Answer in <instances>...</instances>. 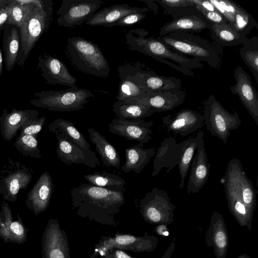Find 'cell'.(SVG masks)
<instances>
[{"label": "cell", "instance_id": "obj_1", "mask_svg": "<svg viewBox=\"0 0 258 258\" xmlns=\"http://www.w3.org/2000/svg\"><path fill=\"white\" fill-rule=\"evenodd\" d=\"M124 192L84 183L71 191L73 208L77 209L78 214L83 217L110 218L124 204Z\"/></svg>", "mask_w": 258, "mask_h": 258}, {"label": "cell", "instance_id": "obj_2", "mask_svg": "<svg viewBox=\"0 0 258 258\" xmlns=\"http://www.w3.org/2000/svg\"><path fill=\"white\" fill-rule=\"evenodd\" d=\"M148 33L144 29H132L125 34L126 43L132 50L151 56L184 75L192 76L190 69L203 68L200 61L172 50L158 38L146 37Z\"/></svg>", "mask_w": 258, "mask_h": 258}, {"label": "cell", "instance_id": "obj_3", "mask_svg": "<svg viewBox=\"0 0 258 258\" xmlns=\"http://www.w3.org/2000/svg\"><path fill=\"white\" fill-rule=\"evenodd\" d=\"M51 0H36L24 22L19 28L21 48L17 64L25 62L36 43L50 26L53 14Z\"/></svg>", "mask_w": 258, "mask_h": 258}, {"label": "cell", "instance_id": "obj_4", "mask_svg": "<svg viewBox=\"0 0 258 258\" xmlns=\"http://www.w3.org/2000/svg\"><path fill=\"white\" fill-rule=\"evenodd\" d=\"M67 52L72 63L81 72L98 77L108 76L109 63L96 44L81 37H70Z\"/></svg>", "mask_w": 258, "mask_h": 258}, {"label": "cell", "instance_id": "obj_5", "mask_svg": "<svg viewBox=\"0 0 258 258\" xmlns=\"http://www.w3.org/2000/svg\"><path fill=\"white\" fill-rule=\"evenodd\" d=\"M172 50L188 55L199 61H203L213 68L220 64L214 48L206 40L186 31H177L157 38Z\"/></svg>", "mask_w": 258, "mask_h": 258}, {"label": "cell", "instance_id": "obj_6", "mask_svg": "<svg viewBox=\"0 0 258 258\" xmlns=\"http://www.w3.org/2000/svg\"><path fill=\"white\" fill-rule=\"evenodd\" d=\"M30 103L37 107L50 111H71L84 109L88 99L94 97L91 91L85 89L70 88L64 90L42 91L34 95Z\"/></svg>", "mask_w": 258, "mask_h": 258}, {"label": "cell", "instance_id": "obj_7", "mask_svg": "<svg viewBox=\"0 0 258 258\" xmlns=\"http://www.w3.org/2000/svg\"><path fill=\"white\" fill-rule=\"evenodd\" d=\"M207 129L212 136H215L226 144L230 132L238 128L241 120L237 112H228L214 95L209 96L205 104L204 115Z\"/></svg>", "mask_w": 258, "mask_h": 258}, {"label": "cell", "instance_id": "obj_8", "mask_svg": "<svg viewBox=\"0 0 258 258\" xmlns=\"http://www.w3.org/2000/svg\"><path fill=\"white\" fill-rule=\"evenodd\" d=\"M140 212L148 223L169 225L174 221L176 207L171 202L166 191L153 188L145 195L139 204Z\"/></svg>", "mask_w": 258, "mask_h": 258}, {"label": "cell", "instance_id": "obj_9", "mask_svg": "<svg viewBox=\"0 0 258 258\" xmlns=\"http://www.w3.org/2000/svg\"><path fill=\"white\" fill-rule=\"evenodd\" d=\"M103 3L101 0H62L57 11L59 26L72 28L86 22Z\"/></svg>", "mask_w": 258, "mask_h": 258}, {"label": "cell", "instance_id": "obj_10", "mask_svg": "<svg viewBox=\"0 0 258 258\" xmlns=\"http://www.w3.org/2000/svg\"><path fill=\"white\" fill-rule=\"evenodd\" d=\"M220 183L224 186L229 211L241 226L246 227L250 230L254 212L243 202L232 171L228 164L224 175L220 179Z\"/></svg>", "mask_w": 258, "mask_h": 258}, {"label": "cell", "instance_id": "obj_11", "mask_svg": "<svg viewBox=\"0 0 258 258\" xmlns=\"http://www.w3.org/2000/svg\"><path fill=\"white\" fill-rule=\"evenodd\" d=\"M170 15L172 19L161 27L159 36L177 31L200 32L205 29H209L212 24L195 5L185 7Z\"/></svg>", "mask_w": 258, "mask_h": 258}, {"label": "cell", "instance_id": "obj_12", "mask_svg": "<svg viewBox=\"0 0 258 258\" xmlns=\"http://www.w3.org/2000/svg\"><path fill=\"white\" fill-rule=\"evenodd\" d=\"M8 167L1 175L0 194L5 200L15 202L20 190L25 189L29 185L32 171L18 162H12Z\"/></svg>", "mask_w": 258, "mask_h": 258}, {"label": "cell", "instance_id": "obj_13", "mask_svg": "<svg viewBox=\"0 0 258 258\" xmlns=\"http://www.w3.org/2000/svg\"><path fill=\"white\" fill-rule=\"evenodd\" d=\"M41 242L42 258H71L67 234L56 219L49 220Z\"/></svg>", "mask_w": 258, "mask_h": 258}, {"label": "cell", "instance_id": "obj_14", "mask_svg": "<svg viewBox=\"0 0 258 258\" xmlns=\"http://www.w3.org/2000/svg\"><path fill=\"white\" fill-rule=\"evenodd\" d=\"M57 140L56 154L59 160L67 165H84L95 168L100 162L94 151L85 149L59 133H55Z\"/></svg>", "mask_w": 258, "mask_h": 258}, {"label": "cell", "instance_id": "obj_15", "mask_svg": "<svg viewBox=\"0 0 258 258\" xmlns=\"http://www.w3.org/2000/svg\"><path fill=\"white\" fill-rule=\"evenodd\" d=\"M37 70L45 82L52 85H61L76 88L77 79L59 59L44 53L38 57Z\"/></svg>", "mask_w": 258, "mask_h": 258}, {"label": "cell", "instance_id": "obj_16", "mask_svg": "<svg viewBox=\"0 0 258 258\" xmlns=\"http://www.w3.org/2000/svg\"><path fill=\"white\" fill-rule=\"evenodd\" d=\"M158 244L157 237L149 235L147 232L143 236L116 234L113 237L104 239L99 248L103 251L117 248L136 252H150L156 249Z\"/></svg>", "mask_w": 258, "mask_h": 258}, {"label": "cell", "instance_id": "obj_17", "mask_svg": "<svg viewBox=\"0 0 258 258\" xmlns=\"http://www.w3.org/2000/svg\"><path fill=\"white\" fill-rule=\"evenodd\" d=\"M236 83L230 87L234 95H237L256 125L258 126V94L249 75L240 66L233 71Z\"/></svg>", "mask_w": 258, "mask_h": 258}, {"label": "cell", "instance_id": "obj_18", "mask_svg": "<svg viewBox=\"0 0 258 258\" xmlns=\"http://www.w3.org/2000/svg\"><path fill=\"white\" fill-rule=\"evenodd\" d=\"M227 20L228 23L240 33L246 35L258 25L252 16L236 3L228 0H209Z\"/></svg>", "mask_w": 258, "mask_h": 258}, {"label": "cell", "instance_id": "obj_19", "mask_svg": "<svg viewBox=\"0 0 258 258\" xmlns=\"http://www.w3.org/2000/svg\"><path fill=\"white\" fill-rule=\"evenodd\" d=\"M154 121H145L142 119H120L115 118L109 123V131L112 134L127 140L136 141L139 143H147L152 139L151 129Z\"/></svg>", "mask_w": 258, "mask_h": 258}, {"label": "cell", "instance_id": "obj_20", "mask_svg": "<svg viewBox=\"0 0 258 258\" xmlns=\"http://www.w3.org/2000/svg\"><path fill=\"white\" fill-rule=\"evenodd\" d=\"M204 118L198 112L188 109H183L162 118V122L169 132L179 134L182 137L194 133L203 125Z\"/></svg>", "mask_w": 258, "mask_h": 258}, {"label": "cell", "instance_id": "obj_21", "mask_svg": "<svg viewBox=\"0 0 258 258\" xmlns=\"http://www.w3.org/2000/svg\"><path fill=\"white\" fill-rule=\"evenodd\" d=\"M53 188L51 176L48 171H45L27 194L26 205L35 217L48 208Z\"/></svg>", "mask_w": 258, "mask_h": 258}, {"label": "cell", "instance_id": "obj_22", "mask_svg": "<svg viewBox=\"0 0 258 258\" xmlns=\"http://www.w3.org/2000/svg\"><path fill=\"white\" fill-rule=\"evenodd\" d=\"M203 137L198 143L196 153L190 164L191 169L187 185V195L199 192L206 184L209 176L211 164L208 161Z\"/></svg>", "mask_w": 258, "mask_h": 258}, {"label": "cell", "instance_id": "obj_23", "mask_svg": "<svg viewBox=\"0 0 258 258\" xmlns=\"http://www.w3.org/2000/svg\"><path fill=\"white\" fill-rule=\"evenodd\" d=\"M207 247H213L216 258H226L229 245V236L223 215L213 212L209 227L205 234Z\"/></svg>", "mask_w": 258, "mask_h": 258}, {"label": "cell", "instance_id": "obj_24", "mask_svg": "<svg viewBox=\"0 0 258 258\" xmlns=\"http://www.w3.org/2000/svg\"><path fill=\"white\" fill-rule=\"evenodd\" d=\"M120 79L118 100L133 102L144 98L148 93L140 85L135 75L134 65L126 63L118 68Z\"/></svg>", "mask_w": 258, "mask_h": 258}, {"label": "cell", "instance_id": "obj_25", "mask_svg": "<svg viewBox=\"0 0 258 258\" xmlns=\"http://www.w3.org/2000/svg\"><path fill=\"white\" fill-rule=\"evenodd\" d=\"M134 65L137 81L147 93L171 89H180L181 84L179 79L159 75L150 70L144 69L145 66L139 62Z\"/></svg>", "mask_w": 258, "mask_h": 258}, {"label": "cell", "instance_id": "obj_26", "mask_svg": "<svg viewBox=\"0 0 258 258\" xmlns=\"http://www.w3.org/2000/svg\"><path fill=\"white\" fill-rule=\"evenodd\" d=\"M185 97V93L183 90L171 89L149 92L144 98L133 102L145 104L156 112H159L174 109L183 102Z\"/></svg>", "mask_w": 258, "mask_h": 258}, {"label": "cell", "instance_id": "obj_27", "mask_svg": "<svg viewBox=\"0 0 258 258\" xmlns=\"http://www.w3.org/2000/svg\"><path fill=\"white\" fill-rule=\"evenodd\" d=\"M39 112L36 110H17L13 108L8 113L3 109L0 117V131L5 140L10 141L17 135L18 131L28 121L38 117Z\"/></svg>", "mask_w": 258, "mask_h": 258}, {"label": "cell", "instance_id": "obj_28", "mask_svg": "<svg viewBox=\"0 0 258 258\" xmlns=\"http://www.w3.org/2000/svg\"><path fill=\"white\" fill-rule=\"evenodd\" d=\"M180 150V143H177L174 138L169 137L165 139L155 154L151 177L158 175L163 168H166L165 171L168 173L177 165Z\"/></svg>", "mask_w": 258, "mask_h": 258}, {"label": "cell", "instance_id": "obj_29", "mask_svg": "<svg viewBox=\"0 0 258 258\" xmlns=\"http://www.w3.org/2000/svg\"><path fill=\"white\" fill-rule=\"evenodd\" d=\"M149 10L148 8L130 7L126 4L114 5L96 12L85 23L90 26H103L107 27L128 14L145 13Z\"/></svg>", "mask_w": 258, "mask_h": 258}, {"label": "cell", "instance_id": "obj_30", "mask_svg": "<svg viewBox=\"0 0 258 258\" xmlns=\"http://www.w3.org/2000/svg\"><path fill=\"white\" fill-rule=\"evenodd\" d=\"M1 206L4 216L5 226L0 228V238L5 243L19 244L25 243L27 241L28 229L23 224L19 214L17 215V220H14L9 204L4 202Z\"/></svg>", "mask_w": 258, "mask_h": 258}, {"label": "cell", "instance_id": "obj_31", "mask_svg": "<svg viewBox=\"0 0 258 258\" xmlns=\"http://www.w3.org/2000/svg\"><path fill=\"white\" fill-rule=\"evenodd\" d=\"M227 164L232 171L243 202L254 212L257 204L256 190L252 182L245 173L241 161L234 158L231 159Z\"/></svg>", "mask_w": 258, "mask_h": 258}, {"label": "cell", "instance_id": "obj_32", "mask_svg": "<svg viewBox=\"0 0 258 258\" xmlns=\"http://www.w3.org/2000/svg\"><path fill=\"white\" fill-rule=\"evenodd\" d=\"M156 153L153 147L145 149L144 144L139 143L125 150V162L121 170L139 174Z\"/></svg>", "mask_w": 258, "mask_h": 258}, {"label": "cell", "instance_id": "obj_33", "mask_svg": "<svg viewBox=\"0 0 258 258\" xmlns=\"http://www.w3.org/2000/svg\"><path fill=\"white\" fill-rule=\"evenodd\" d=\"M90 140L95 145L103 166L107 168L113 167L119 169L120 158L114 147L99 132L92 128L88 129Z\"/></svg>", "mask_w": 258, "mask_h": 258}, {"label": "cell", "instance_id": "obj_34", "mask_svg": "<svg viewBox=\"0 0 258 258\" xmlns=\"http://www.w3.org/2000/svg\"><path fill=\"white\" fill-rule=\"evenodd\" d=\"M3 43L6 68L10 72L17 63L21 48L19 28L7 24L4 29Z\"/></svg>", "mask_w": 258, "mask_h": 258}, {"label": "cell", "instance_id": "obj_35", "mask_svg": "<svg viewBox=\"0 0 258 258\" xmlns=\"http://www.w3.org/2000/svg\"><path fill=\"white\" fill-rule=\"evenodd\" d=\"M202 131H199L196 137H190L187 139L180 143V150L178 167L180 176L179 188H182L185 179L187 176L191 161L198 147V143L204 137Z\"/></svg>", "mask_w": 258, "mask_h": 258}, {"label": "cell", "instance_id": "obj_36", "mask_svg": "<svg viewBox=\"0 0 258 258\" xmlns=\"http://www.w3.org/2000/svg\"><path fill=\"white\" fill-rule=\"evenodd\" d=\"M112 106L113 111L120 119H142L150 117L156 112L149 106L139 102L118 100Z\"/></svg>", "mask_w": 258, "mask_h": 258}, {"label": "cell", "instance_id": "obj_37", "mask_svg": "<svg viewBox=\"0 0 258 258\" xmlns=\"http://www.w3.org/2000/svg\"><path fill=\"white\" fill-rule=\"evenodd\" d=\"M209 30L214 40L223 46H236L242 44L247 39L246 35L237 31L229 24H211Z\"/></svg>", "mask_w": 258, "mask_h": 258}, {"label": "cell", "instance_id": "obj_38", "mask_svg": "<svg viewBox=\"0 0 258 258\" xmlns=\"http://www.w3.org/2000/svg\"><path fill=\"white\" fill-rule=\"evenodd\" d=\"M49 131L59 133L71 140L85 149H90V145L82 134L71 121L62 118L54 120L48 125Z\"/></svg>", "mask_w": 258, "mask_h": 258}, {"label": "cell", "instance_id": "obj_39", "mask_svg": "<svg viewBox=\"0 0 258 258\" xmlns=\"http://www.w3.org/2000/svg\"><path fill=\"white\" fill-rule=\"evenodd\" d=\"M84 178L92 185L117 191L125 190L124 179L114 174L105 171L95 172L93 174H85Z\"/></svg>", "mask_w": 258, "mask_h": 258}, {"label": "cell", "instance_id": "obj_40", "mask_svg": "<svg viewBox=\"0 0 258 258\" xmlns=\"http://www.w3.org/2000/svg\"><path fill=\"white\" fill-rule=\"evenodd\" d=\"M239 53L258 83V36H253L242 43Z\"/></svg>", "mask_w": 258, "mask_h": 258}, {"label": "cell", "instance_id": "obj_41", "mask_svg": "<svg viewBox=\"0 0 258 258\" xmlns=\"http://www.w3.org/2000/svg\"><path fill=\"white\" fill-rule=\"evenodd\" d=\"M35 1L12 0L8 5L9 17L8 25L19 28L35 4Z\"/></svg>", "mask_w": 258, "mask_h": 258}, {"label": "cell", "instance_id": "obj_42", "mask_svg": "<svg viewBox=\"0 0 258 258\" xmlns=\"http://www.w3.org/2000/svg\"><path fill=\"white\" fill-rule=\"evenodd\" d=\"M16 149L24 156L41 158L36 136L19 135L14 144Z\"/></svg>", "mask_w": 258, "mask_h": 258}, {"label": "cell", "instance_id": "obj_43", "mask_svg": "<svg viewBox=\"0 0 258 258\" xmlns=\"http://www.w3.org/2000/svg\"><path fill=\"white\" fill-rule=\"evenodd\" d=\"M154 1L161 6L165 14L169 15L179 11L185 7L195 5L192 0H157Z\"/></svg>", "mask_w": 258, "mask_h": 258}, {"label": "cell", "instance_id": "obj_44", "mask_svg": "<svg viewBox=\"0 0 258 258\" xmlns=\"http://www.w3.org/2000/svg\"><path fill=\"white\" fill-rule=\"evenodd\" d=\"M46 121L44 115L28 121L20 130V135L36 136L41 131Z\"/></svg>", "mask_w": 258, "mask_h": 258}, {"label": "cell", "instance_id": "obj_45", "mask_svg": "<svg viewBox=\"0 0 258 258\" xmlns=\"http://www.w3.org/2000/svg\"><path fill=\"white\" fill-rule=\"evenodd\" d=\"M146 16V15L143 13L130 14L110 24L108 27H112L115 26H127L133 25L141 21Z\"/></svg>", "mask_w": 258, "mask_h": 258}, {"label": "cell", "instance_id": "obj_46", "mask_svg": "<svg viewBox=\"0 0 258 258\" xmlns=\"http://www.w3.org/2000/svg\"><path fill=\"white\" fill-rule=\"evenodd\" d=\"M196 8L212 24H229L226 18L218 11H207L198 7H196Z\"/></svg>", "mask_w": 258, "mask_h": 258}, {"label": "cell", "instance_id": "obj_47", "mask_svg": "<svg viewBox=\"0 0 258 258\" xmlns=\"http://www.w3.org/2000/svg\"><path fill=\"white\" fill-rule=\"evenodd\" d=\"M103 258H134L123 250L117 248H112L104 251Z\"/></svg>", "mask_w": 258, "mask_h": 258}, {"label": "cell", "instance_id": "obj_48", "mask_svg": "<svg viewBox=\"0 0 258 258\" xmlns=\"http://www.w3.org/2000/svg\"><path fill=\"white\" fill-rule=\"evenodd\" d=\"M8 5L0 9V30L8 21L9 13Z\"/></svg>", "mask_w": 258, "mask_h": 258}, {"label": "cell", "instance_id": "obj_49", "mask_svg": "<svg viewBox=\"0 0 258 258\" xmlns=\"http://www.w3.org/2000/svg\"><path fill=\"white\" fill-rule=\"evenodd\" d=\"M156 232L159 235L168 236L169 232L167 229V225L164 224L158 225L156 228Z\"/></svg>", "mask_w": 258, "mask_h": 258}, {"label": "cell", "instance_id": "obj_50", "mask_svg": "<svg viewBox=\"0 0 258 258\" xmlns=\"http://www.w3.org/2000/svg\"><path fill=\"white\" fill-rule=\"evenodd\" d=\"M175 248V239H173L170 245L166 250L165 253L162 258H171L172 253Z\"/></svg>", "mask_w": 258, "mask_h": 258}, {"label": "cell", "instance_id": "obj_51", "mask_svg": "<svg viewBox=\"0 0 258 258\" xmlns=\"http://www.w3.org/2000/svg\"><path fill=\"white\" fill-rule=\"evenodd\" d=\"M139 1L144 2L147 4V5L148 6L149 8H151V9H153L155 13H157L158 11V7L157 5L154 4V1H141L138 0Z\"/></svg>", "mask_w": 258, "mask_h": 258}, {"label": "cell", "instance_id": "obj_52", "mask_svg": "<svg viewBox=\"0 0 258 258\" xmlns=\"http://www.w3.org/2000/svg\"><path fill=\"white\" fill-rule=\"evenodd\" d=\"M12 1V0H0V9L7 6Z\"/></svg>", "mask_w": 258, "mask_h": 258}, {"label": "cell", "instance_id": "obj_53", "mask_svg": "<svg viewBox=\"0 0 258 258\" xmlns=\"http://www.w3.org/2000/svg\"><path fill=\"white\" fill-rule=\"evenodd\" d=\"M3 57L1 49H0V77L2 76L3 73Z\"/></svg>", "mask_w": 258, "mask_h": 258}, {"label": "cell", "instance_id": "obj_54", "mask_svg": "<svg viewBox=\"0 0 258 258\" xmlns=\"http://www.w3.org/2000/svg\"><path fill=\"white\" fill-rule=\"evenodd\" d=\"M5 226L4 223V216L2 212H0V228L4 227Z\"/></svg>", "mask_w": 258, "mask_h": 258}, {"label": "cell", "instance_id": "obj_55", "mask_svg": "<svg viewBox=\"0 0 258 258\" xmlns=\"http://www.w3.org/2000/svg\"><path fill=\"white\" fill-rule=\"evenodd\" d=\"M245 254H241L240 255H239L237 258H244Z\"/></svg>", "mask_w": 258, "mask_h": 258}, {"label": "cell", "instance_id": "obj_56", "mask_svg": "<svg viewBox=\"0 0 258 258\" xmlns=\"http://www.w3.org/2000/svg\"><path fill=\"white\" fill-rule=\"evenodd\" d=\"M244 258H251V257H250L249 255H248L247 254H245V256H244Z\"/></svg>", "mask_w": 258, "mask_h": 258}]
</instances>
